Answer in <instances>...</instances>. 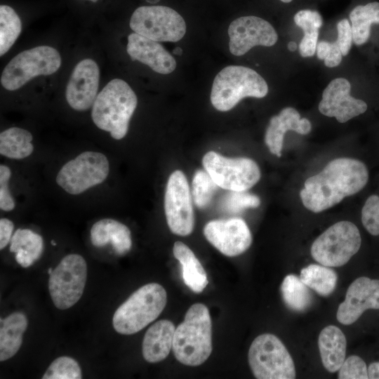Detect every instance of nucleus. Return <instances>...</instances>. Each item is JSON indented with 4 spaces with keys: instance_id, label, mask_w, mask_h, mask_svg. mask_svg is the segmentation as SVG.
Masks as SVG:
<instances>
[{
    "instance_id": "f257e3e1",
    "label": "nucleus",
    "mask_w": 379,
    "mask_h": 379,
    "mask_svg": "<svg viewBox=\"0 0 379 379\" xmlns=\"http://www.w3.org/2000/svg\"><path fill=\"white\" fill-rule=\"evenodd\" d=\"M368 180V171L362 161L348 157L337 158L305 180L300 197L306 208L319 213L359 192Z\"/></svg>"
},
{
    "instance_id": "f03ea898",
    "label": "nucleus",
    "mask_w": 379,
    "mask_h": 379,
    "mask_svg": "<svg viewBox=\"0 0 379 379\" xmlns=\"http://www.w3.org/2000/svg\"><path fill=\"white\" fill-rule=\"evenodd\" d=\"M138 105V98L124 80H111L98 94L91 107V119L100 130L117 140L123 139Z\"/></svg>"
},
{
    "instance_id": "7ed1b4c3",
    "label": "nucleus",
    "mask_w": 379,
    "mask_h": 379,
    "mask_svg": "<svg viewBox=\"0 0 379 379\" xmlns=\"http://www.w3.org/2000/svg\"><path fill=\"white\" fill-rule=\"evenodd\" d=\"M173 352L176 359L187 366L202 364L212 352V323L208 307L192 305L184 321L175 328Z\"/></svg>"
},
{
    "instance_id": "20e7f679",
    "label": "nucleus",
    "mask_w": 379,
    "mask_h": 379,
    "mask_svg": "<svg viewBox=\"0 0 379 379\" xmlns=\"http://www.w3.org/2000/svg\"><path fill=\"white\" fill-rule=\"evenodd\" d=\"M167 293L157 283L141 286L115 311L112 324L123 335L134 334L155 320L164 309Z\"/></svg>"
},
{
    "instance_id": "39448f33",
    "label": "nucleus",
    "mask_w": 379,
    "mask_h": 379,
    "mask_svg": "<svg viewBox=\"0 0 379 379\" xmlns=\"http://www.w3.org/2000/svg\"><path fill=\"white\" fill-rule=\"evenodd\" d=\"M268 93L265 79L255 70L241 65H229L215 76L211 92L212 105L227 112L243 98H262Z\"/></svg>"
},
{
    "instance_id": "423d86ee",
    "label": "nucleus",
    "mask_w": 379,
    "mask_h": 379,
    "mask_svg": "<svg viewBox=\"0 0 379 379\" xmlns=\"http://www.w3.org/2000/svg\"><path fill=\"white\" fill-rule=\"evenodd\" d=\"M105 154L85 151L66 162L58 171L55 181L66 193L79 195L106 180L110 171Z\"/></svg>"
},
{
    "instance_id": "0eeeda50",
    "label": "nucleus",
    "mask_w": 379,
    "mask_h": 379,
    "mask_svg": "<svg viewBox=\"0 0 379 379\" xmlns=\"http://www.w3.org/2000/svg\"><path fill=\"white\" fill-rule=\"evenodd\" d=\"M61 65L59 52L48 46H40L20 52L4 67L1 84L6 90L19 89L33 78L50 75Z\"/></svg>"
},
{
    "instance_id": "6e6552de",
    "label": "nucleus",
    "mask_w": 379,
    "mask_h": 379,
    "mask_svg": "<svg viewBox=\"0 0 379 379\" xmlns=\"http://www.w3.org/2000/svg\"><path fill=\"white\" fill-rule=\"evenodd\" d=\"M250 368L258 379H293L295 368L291 356L274 335L264 333L252 342L248 354Z\"/></svg>"
},
{
    "instance_id": "1a4fd4ad",
    "label": "nucleus",
    "mask_w": 379,
    "mask_h": 379,
    "mask_svg": "<svg viewBox=\"0 0 379 379\" xmlns=\"http://www.w3.org/2000/svg\"><path fill=\"white\" fill-rule=\"evenodd\" d=\"M361 244L357 227L350 221H340L314 240L310 252L312 257L322 265L340 267L359 251Z\"/></svg>"
},
{
    "instance_id": "9d476101",
    "label": "nucleus",
    "mask_w": 379,
    "mask_h": 379,
    "mask_svg": "<svg viewBox=\"0 0 379 379\" xmlns=\"http://www.w3.org/2000/svg\"><path fill=\"white\" fill-rule=\"evenodd\" d=\"M202 164L218 187L228 191H246L261 175L255 161L246 157L228 158L210 151L204 156Z\"/></svg>"
},
{
    "instance_id": "9b49d317",
    "label": "nucleus",
    "mask_w": 379,
    "mask_h": 379,
    "mask_svg": "<svg viewBox=\"0 0 379 379\" xmlns=\"http://www.w3.org/2000/svg\"><path fill=\"white\" fill-rule=\"evenodd\" d=\"M130 27L135 33L156 41L175 42L186 32L183 18L164 6H143L133 13Z\"/></svg>"
},
{
    "instance_id": "f8f14e48",
    "label": "nucleus",
    "mask_w": 379,
    "mask_h": 379,
    "mask_svg": "<svg viewBox=\"0 0 379 379\" xmlns=\"http://www.w3.org/2000/svg\"><path fill=\"white\" fill-rule=\"evenodd\" d=\"M48 290L54 305L67 310L81 298L87 279V265L79 254L65 256L49 274Z\"/></svg>"
},
{
    "instance_id": "ddd939ff",
    "label": "nucleus",
    "mask_w": 379,
    "mask_h": 379,
    "mask_svg": "<svg viewBox=\"0 0 379 379\" xmlns=\"http://www.w3.org/2000/svg\"><path fill=\"white\" fill-rule=\"evenodd\" d=\"M164 211L171 232L184 237L192 232L194 226L192 197L187 178L181 171H173L168 178Z\"/></svg>"
},
{
    "instance_id": "4468645a",
    "label": "nucleus",
    "mask_w": 379,
    "mask_h": 379,
    "mask_svg": "<svg viewBox=\"0 0 379 379\" xmlns=\"http://www.w3.org/2000/svg\"><path fill=\"white\" fill-rule=\"evenodd\" d=\"M229 48L236 56L243 55L255 46H272L278 36L265 20L253 16H243L233 20L228 27Z\"/></svg>"
},
{
    "instance_id": "2eb2a0df",
    "label": "nucleus",
    "mask_w": 379,
    "mask_h": 379,
    "mask_svg": "<svg viewBox=\"0 0 379 379\" xmlns=\"http://www.w3.org/2000/svg\"><path fill=\"white\" fill-rule=\"evenodd\" d=\"M204 234L211 244L229 257L244 253L252 244L248 225L238 218L209 221L204 227Z\"/></svg>"
},
{
    "instance_id": "dca6fc26",
    "label": "nucleus",
    "mask_w": 379,
    "mask_h": 379,
    "mask_svg": "<svg viewBox=\"0 0 379 379\" xmlns=\"http://www.w3.org/2000/svg\"><path fill=\"white\" fill-rule=\"evenodd\" d=\"M100 70L98 64L86 58L74 67L65 90L68 105L74 110L83 112L92 107L98 95Z\"/></svg>"
},
{
    "instance_id": "f3484780",
    "label": "nucleus",
    "mask_w": 379,
    "mask_h": 379,
    "mask_svg": "<svg viewBox=\"0 0 379 379\" xmlns=\"http://www.w3.org/2000/svg\"><path fill=\"white\" fill-rule=\"evenodd\" d=\"M350 83L344 78L332 80L324 89L319 104V112L328 117H335L340 123L364 113L367 104L350 95Z\"/></svg>"
},
{
    "instance_id": "a211bd4d",
    "label": "nucleus",
    "mask_w": 379,
    "mask_h": 379,
    "mask_svg": "<svg viewBox=\"0 0 379 379\" xmlns=\"http://www.w3.org/2000/svg\"><path fill=\"white\" fill-rule=\"evenodd\" d=\"M368 309L379 310V280L361 277L348 287L336 317L340 324L350 325Z\"/></svg>"
},
{
    "instance_id": "6ab92c4d",
    "label": "nucleus",
    "mask_w": 379,
    "mask_h": 379,
    "mask_svg": "<svg viewBox=\"0 0 379 379\" xmlns=\"http://www.w3.org/2000/svg\"><path fill=\"white\" fill-rule=\"evenodd\" d=\"M126 51L133 61L147 65L159 74H170L176 67L175 60L162 45L135 32L128 36Z\"/></svg>"
},
{
    "instance_id": "aec40b11",
    "label": "nucleus",
    "mask_w": 379,
    "mask_h": 379,
    "mask_svg": "<svg viewBox=\"0 0 379 379\" xmlns=\"http://www.w3.org/2000/svg\"><path fill=\"white\" fill-rule=\"evenodd\" d=\"M311 130L312 124L307 119H301L295 109L286 107L278 115L270 119L265 135V142L272 154L280 157L286 131H293L299 134L306 135Z\"/></svg>"
},
{
    "instance_id": "412c9836",
    "label": "nucleus",
    "mask_w": 379,
    "mask_h": 379,
    "mask_svg": "<svg viewBox=\"0 0 379 379\" xmlns=\"http://www.w3.org/2000/svg\"><path fill=\"white\" fill-rule=\"evenodd\" d=\"M175 327L169 320L161 319L146 331L142 345V356L149 363L166 359L173 347Z\"/></svg>"
},
{
    "instance_id": "4be33fe9",
    "label": "nucleus",
    "mask_w": 379,
    "mask_h": 379,
    "mask_svg": "<svg viewBox=\"0 0 379 379\" xmlns=\"http://www.w3.org/2000/svg\"><path fill=\"white\" fill-rule=\"evenodd\" d=\"M318 346L324 368L331 373L338 371L345 359L347 341L337 326L329 325L319 333Z\"/></svg>"
},
{
    "instance_id": "5701e85b",
    "label": "nucleus",
    "mask_w": 379,
    "mask_h": 379,
    "mask_svg": "<svg viewBox=\"0 0 379 379\" xmlns=\"http://www.w3.org/2000/svg\"><path fill=\"white\" fill-rule=\"evenodd\" d=\"M173 253L181 265L185 284L195 293L202 292L208 283L207 274L193 251L178 241L174 243Z\"/></svg>"
},
{
    "instance_id": "b1692460",
    "label": "nucleus",
    "mask_w": 379,
    "mask_h": 379,
    "mask_svg": "<svg viewBox=\"0 0 379 379\" xmlns=\"http://www.w3.org/2000/svg\"><path fill=\"white\" fill-rule=\"evenodd\" d=\"M27 327V319L25 314L15 312L1 319L0 326V361H6L13 357L22 343V335Z\"/></svg>"
},
{
    "instance_id": "393cba45",
    "label": "nucleus",
    "mask_w": 379,
    "mask_h": 379,
    "mask_svg": "<svg viewBox=\"0 0 379 379\" xmlns=\"http://www.w3.org/2000/svg\"><path fill=\"white\" fill-rule=\"evenodd\" d=\"M44 251L42 237L29 229H18L10 241V251L15 253L17 262L28 267L39 260Z\"/></svg>"
},
{
    "instance_id": "a878e982",
    "label": "nucleus",
    "mask_w": 379,
    "mask_h": 379,
    "mask_svg": "<svg viewBox=\"0 0 379 379\" xmlns=\"http://www.w3.org/2000/svg\"><path fill=\"white\" fill-rule=\"evenodd\" d=\"M32 133L20 127H10L0 133V154L13 160H21L34 152Z\"/></svg>"
},
{
    "instance_id": "bb28decb",
    "label": "nucleus",
    "mask_w": 379,
    "mask_h": 379,
    "mask_svg": "<svg viewBox=\"0 0 379 379\" xmlns=\"http://www.w3.org/2000/svg\"><path fill=\"white\" fill-rule=\"evenodd\" d=\"M350 19L353 42L358 46L365 44L369 39L371 25L379 24V2L356 6L350 12Z\"/></svg>"
},
{
    "instance_id": "cd10ccee",
    "label": "nucleus",
    "mask_w": 379,
    "mask_h": 379,
    "mask_svg": "<svg viewBox=\"0 0 379 379\" xmlns=\"http://www.w3.org/2000/svg\"><path fill=\"white\" fill-rule=\"evenodd\" d=\"M281 293L286 305L295 312H302L312 305V295L309 287L295 274L284 279Z\"/></svg>"
},
{
    "instance_id": "c85d7f7f",
    "label": "nucleus",
    "mask_w": 379,
    "mask_h": 379,
    "mask_svg": "<svg viewBox=\"0 0 379 379\" xmlns=\"http://www.w3.org/2000/svg\"><path fill=\"white\" fill-rule=\"evenodd\" d=\"M300 278L319 295L328 296L336 286L338 276L329 267L311 264L301 270Z\"/></svg>"
},
{
    "instance_id": "c756f323",
    "label": "nucleus",
    "mask_w": 379,
    "mask_h": 379,
    "mask_svg": "<svg viewBox=\"0 0 379 379\" xmlns=\"http://www.w3.org/2000/svg\"><path fill=\"white\" fill-rule=\"evenodd\" d=\"M294 22L304 32L299 44V50L305 54H312L316 51L319 29L322 25V18L315 11L300 10L294 15Z\"/></svg>"
},
{
    "instance_id": "7c9ffc66",
    "label": "nucleus",
    "mask_w": 379,
    "mask_h": 379,
    "mask_svg": "<svg viewBox=\"0 0 379 379\" xmlns=\"http://www.w3.org/2000/svg\"><path fill=\"white\" fill-rule=\"evenodd\" d=\"M22 29L20 17L11 6H0V55L12 47Z\"/></svg>"
},
{
    "instance_id": "2f4dec72",
    "label": "nucleus",
    "mask_w": 379,
    "mask_h": 379,
    "mask_svg": "<svg viewBox=\"0 0 379 379\" xmlns=\"http://www.w3.org/2000/svg\"><path fill=\"white\" fill-rule=\"evenodd\" d=\"M218 187L206 171L197 170L193 176L191 192L195 205L199 208H206L211 201Z\"/></svg>"
},
{
    "instance_id": "473e14b6",
    "label": "nucleus",
    "mask_w": 379,
    "mask_h": 379,
    "mask_svg": "<svg viewBox=\"0 0 379 379\" xmlns=\"http://www.w3.org/2000/svg\"><path fill=\"white\" fill-rule=\"evenodd\" d=\"M260 204V198L246 191H230L220 201V208L229 213H239L246 208H257Z\"/></svg>"
},
{
    "instance_id": "72a5a7b5",
    "label": "nucleus",
    "mask_w": 379,
    "mask_h": 379,
    "mask_svg": "<svg viewBox=\"0 0 379 379\" xmlns=\"http://www.w3.org/2000/svg\"><path fill=\"white\" fill-rule=\"evenodd\" d=\"M81 370L78 362L67 356L55 359L44 373L43 379H80Z\"/></svg>"
},
{
    "instance_id": "f704fd0d",
    "label": "nucleus",
    "mask_w": 379,
    "mask_h": 379,
    "mask_svg": "<svg viewBox=\"0 0 379 379\" xmlns=\"http://www.w3.org/2000/svg\"><path fill=\"white\" fill-rule=\"evenodd\" d=\"M108 237L114 251L118 255L128 252L132 246L131 233L129 228L122 222L112 218H107Z\"/></svg>"
},
{
    "instance_id": "c9c22d12",
    "label": "nucleus",
    "mask_w": 379,
    "mask_h": 379,
    "mask_svg": "<svg viewBox=\"0 0 379 379\" xmlns=\"http://www.w3.org/2000/svg\"><path fill=\"white\" fill-rule=\"evenodd\" d=\"M361 222L372 235H379V196H370L361 210Z\"/></svg>"
},
{
    "instance_id": "e433bc0d",
    "label": "nucleus",
    "mask_w": 379,
    "mask_h": 379,
    "mask_svg": "<svg viewBox=\"0 0 379 379\" xmlns=\"http://www.w3.org/2000/svg\"><path fill=\"white\" fill-rule=\"evenodd\" d=\"M339 379H367L368 368L364 361L357 355L350 356L345 359L338 370Z\"/></svg>"
},
{
    "instance_id": "4c0bfd02",
    "label": "nucleus",
    "mask_w": 379,
    "mask_h": 379,
    "mask_svg": "<svg viewBox=\"0 0 379 379\" xmlns=\"http://www.w3.org/2000/svg\"><path fill=\"white\" fill-rule=\"evenodd\" d=\"M12 172L9 166L1 164L0 165V209L2 211H12L15 207V202L12 195L9 182Z\"/></svg>"
},
{
    "instance_id": "58836bf2",
    "label": "nucleus",
    "mask_w": 379,
    "mask_h": 379,
    "mask_svg": "<svg viewBox=\"0 0 379 379\" xmlns=\"http://www.w3.org/2000/svg\"><path fill=\"white\" fill-rule=\"evenodd\" d=\"M317 55L320 60H324L328 67L338 66L342 61V53L336 41L329 43L321 41L317 46Z\"/></svg>"
},
{
    "instance_id": "ea45409f",
    "label": "nucleus",
    "mask_w": 379,
    "mask_h": 379,
    "mask_svg": "<svg viewBox=\"0 0 379 379\" xmlns=\"http://www.w3.org/2000/svg\"><path fill=\"white\" fill-rule=\"evenodd\" d=\"M337 29L338 38L335 41L340 47L342 55L345 56L348 54L353 41L351 25L347 19L341 20L337 25Z\"/></svg>"
},
{
    "instance_id": "a19ab883",
    "label": "nucleus",
    "mask_w": 379,
    "mask_h": 379,
    "mask_svg": "<svg viewBox=\"0 0 379 379\" xmlns=\"http://www.w3.org/2000/svg\"><path fill=\"white\" fill-rule=\"evenodd\" d=\"M14 224L6 218L0 219V249L2 250L10 243L13 235Z\"/></svg>"
},
{
    "instance_id": "79ce46f5",
    "label": "nucleus",
    "mask_w": 379,
    "mask_h": 379,
    "mask_svg": "<svg viewBox=\"0 0 379 379\" xmlns=\"http://www.w3.org/2000/svg\"><path fill=\"white\" fill-rule=\"evenodd\" d=\"M368 378L379 379V362L371 364L368 368Z\"/></svg>"
},
{
    "instance_id": "37998d69",
    "label": "nucleus",
    "mask_w": 379,
    "mask_h": 379,
    "mask_svg": "<svg viewBox=\"0 0 379 379\" xmlns=\"http://www.w3.org/2000/svg\"><path fill=\"white\" fill-rule=\"evenodd\" d=\"M288 48L290 51H295L297 48V44L294 41H290L288 44Z\"/></svg>"
},
{
    "instance_id": "c03bdc74",
    "label": "nucleus",
    "mask_w": 379,
    "mask_h": 379,
    "mask_svg": "<svg viewBox=\"0 0 379 379\" xmlns=\"http://www.w3.org/2000/svg\"><path fill=\"white\" fill-rule=\"evenodd\" d=\"M173 53L175 55H180L182 53V50L180 47H176L175 48L173 49Z\"/></svg>"
},
{
    "instance_id": "a18cd8bd",
    "label": "nucleus",
    "mask_w": 379,
    "mask_h": 379,
    "mask_svg": "<svg viewBox=\"0 0 379 379\" xmlns=\"http://www.w3.org/2000/svg\"><path fill=\"white\" fill-rule=\"evenodd\" d=\"M147 2L149 3H151V4H154V3H157L159 2L160 0H146Z\"/></svg>"
},
{
    "instance_id": "49530a36",
    "label": "nucleus",
    "mask_w": 379,
    "mask_h": 379,
    "mask_svg": "<svg viewBox=\"0 0 379 379\" xmlns=\"http://www.w3.org/2000/svg\"><path fill=\"white\" fill-rule=\"evenodd\" d=\"M53 270L51 267H50V268L48 270V274H51L52 273Z\"/></svg>"
},
{
    "instance_id": "de8ad7c7",
    "label": "nucleus",
    "mask_w": 379,
    "mask_h": 379,
    "mask_svg": "<svg viewBox=\"0 0 379 379\" xmlns=\"http://www.w3.org/2000/svg\"><path fill=\"white\" fill-rule=\"evenodd\" d=\"M280 1H281L284 2V3H289V2H291L292 0H280Z\"/></svg>"
},
{
    "instance_id": "09e8293b",
    "label": "nucleus",
    "mask_w": 379,
    "mask_h": 379,
    "mask_svg": "<svg viewBox=\"0 0 379 379\" xmlns=\"http://www.w3.org/2000/svg\"><path fill=\"white\" fill-rule=\"evenodd\" d=\"M88 1H93V2H96L98 0H88Z\"/></svg>"
}]
</instances>
